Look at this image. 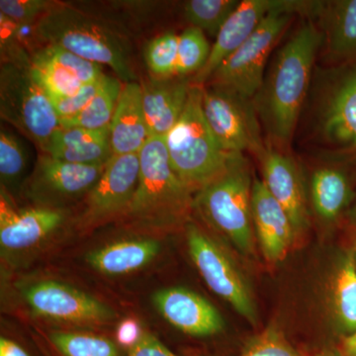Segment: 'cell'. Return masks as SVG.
<instances>
[{
    "label": "cell",
    "mask_w": 356,
    "mask_h": 356,
    "mask_svg": "<svg viewBox=\"0 0 356 356\" xmlns=\"http://www.w3.org/2000/svg\"><path fill=\"white\" fill-rule=\"evenodd\" d=\"M308 22L278 51L257 98V111L274 140L286 145L305 102L316 56L324 40Z\"/></svg>",
    "instance_id": "obj_1"
},
{
    "label": "cell",
    "mask_w": 356,
    "mask_h": 356,
    "mask_svg": "<svg viewBox=\"0 0 356 356\" xmlns=\"http://www.w3.org/2000/svg\"><path fill=\"white\" fill-rule=\"evenodd\" d=\"M34 34L44 46L58 47L89 62L107 65L125 83L137 79L123 36L79 9L57 2L35 23Z\"/></svg>",
    "instance_id": "obj_2"
},
{
    "label": "cell",
    "mask_w": 356,
    "mask_h": 356,
    "mask_svg": "<svg viewBox=\"0 0 356 356\" xmlns=\"http://www.w3.org/2000/svg\"><path fill=\"white\" fill-rule=\"evenodd\" d=\"M203 86L192 84L179 121L163 138L173 170L192 192L220 177L236 154L225 153L206 122Z\"/></svg>",
    "instance_id": "obj_3"
},
{
    "label": "cell",
    "mask_w": 356,
    "mask_h": 356,
    "mask_svg": "<svg viewBox=\"0 0 356 356\" xmlns=\"http://www.w3.org/2000/svg\"><path fill=\"white\" fill-rule=\"evenodd\" d=\"M139 154V182L126 214L149 226L184 222L194 208L193 192L173 170L165 140L149 137Z\"/></svg>",
    "instance_id": "obj_4"
},
{
    "label": "cell",
    "mask_w": 356,
    "mask_h": 356,
    "mask_svg": "<svg viewBox=\"0 0 356 356\" xmlns=\"http://www.w3.org/2000/svg\"><path fill=\"white\" fill-rule=\"evenodd\" d=\"M252 181L243 154H236L220 177L206 184L194 198V207L241 254L254 252Z\"/></svg>",
    "instance_id": "obj_5"
},
{
    "label": "cell",
    "mask_w": 356,
    "mask_h": 356,
    "mask_svg": "<svg viewBox=\"0 0 356 356\" xmlns=\"http://www.w3.org/2000/svg\"><path fill=\"white\" fill-rule=\"evenodd\" d=\"M318 3L282 0L277 8L267 14L245 43L220 65L210 79V86L229 89L252 99L264 84L267 60L294 13H317Z\"/></svg>",
    "instance_id": "obj_6"
},
{
    "label": "cell",
    "mask_w": 356,
    "mask_h": 356,
    "mask_svg": "<svg viewBox=\"0 0 356 356\" xmlns=\"http://www.w3.org/2000/svg\"><path fill=\"white\" fill-rule=\"evenodd\" d=\"M0 117L31 140L42 152L60 127L50 97L33 76L30 67L1 65Z\"/></svg>",
    "instance_id": "obj_7"
},
{
    "label": "cell",
    "mask_w": 356,
    "mask_h": 356,
    "mask_svg": "<svg viewBox=\"0 0 356 356\" xmlns=\"http://www.w3.org/2000/svg\"><path fill=\"white\" fill-rule=\"evenodd\" d=\"M186 238L192 261L208 287L250 325H257L259 312L254 293L247 276L231 255L194 225H189Z\"/></svg>",
    "instance_id": "obj_8"
},
{
    "label": "cell",
    "mask_w": 356,
    "mask_h": 356,
    "mask_svg": "<svg viewBox=\"0 0 356 356\" xmlns=\"http://www.w3.org/2000/svg\"><path fill=\"white\" fill-rule=\"evenodd\" d=\"M202 109L211 132L225 153L250 152L259 156L266 149L257 109L250 98L229 89L203 86Z\"/></svg>",
    "instance_id": "obj_9"
},
{
    "label": "cell",
    "mask_w": 356,
    "mask_h": 356,
    "mask_svg": "<svg viewBox=\"0 0 356 356\" xmlns=\"http://www.w3.org/2000/svg\"><path fill=\"white\" fill-rule=\"evenodd\" d=\"M140 177V154H112L86 196L81 225L89 227L127 213Z\"/></svg>",
    "instance_id": "obj_10"
},
{
    "label": "cell",
    "mask_w": 356,
    "mask_h": 356,
    "mask_svg": "<svg viewBox=\"0 0 356 356\" xmlns=\"http://www.w3.org/2000/svg\"><path fill=\"white\" fill-rule=\"evenodd\" d=\"M22 295L35 315L51 320L98 324L116 318L106 304L58 281L33 283L23 288Z\"/></svg>",
    "instance_id": "obj_11"
},
{
    "label": "cell",
    "mask_w": 356,
    "mask_h": 356,
    "mask_svg": "<svg viewBox=\"0 0 356 356\" xmlns=\"http://www.w3.org/2000/svg\"><path fill=\"white\" fill-rule=\"evenodd\" d=\"M106 163L76 165L49 154H40L26 184V194L32 200L47 205L76 199L92 189L102 177Z\"/></svg>",
    "instance_id": "obj_12"
},
{
    "label": "cell",
    "mask_w": 356,
    "mask_h": 356,
    "mask_svg": "<svg viewBox=\"0 0 356 356\" xmlns=\"http://www.w3.org/2000/svg\"><path fill=\"white\" fill-rule=\"evenodd\" d=\"M331 83L318 108V133L327 146L356 154V64L341 70Z\"/></svg>",
    "instance_id": "obj_13"
},
{
    "label": "cell",
    "mask_w": 356,
    "mask_h": 356,
    "mask_svg": "<svg viewBox=\"0 0 356 356\" xmlns=\"http://www.w3.org/2000/svg\"><path fill=\"white\" fill-rule=\"evenodd\" d=\"M30 69L51 100L76 95L86 84L104 76L102 65L49 44L32 54Z\"/></svg>",
    "instance_id": "obj_14"
},
{
    "label": "cell",
    "mask_w": 356,
    "mask_h": 356,
    "mask_svg": "<svg viewBox=\"0 0 356 356\" xmlns=\"http://www.w3.org/2000/svg\"><path fill=\"white\" fill-rule=\"evenodd\" d=\"M65 221L62 211L51 207L18 209L6 189L0 196V245L2 252H20L36 247Z\"/></svg>",
    "instance_id": "obj_15"
},
{
    "label": "cell",
    "mask_w": 356,
    "mask_h": 356,
    "mask_svg": "<svg viewBox=\"0 0 356 356\" xmlns=\"http://www.w3.org/2000/svg\"><path fill=\"white\" fill-rule=\"evenodd\" d=\"M153 302L165 320L189 336H214L224 330L220 312L208 300L186 288L159 290L154 293Z\"/></svg>",
    "instance_id": "obj_16"
},
{
    "label": "cell",
    "mask_w": 356,
    "mask_h": 356,
    "mask_svg": "<svg viewBox=\"0 0 356 356\" xmlns=\"http://www.w3.org/2000/svg\"><path fill=\"white\" fill-rule=\"evenodd\" d=\"M252 224L255 240L269 264L284 261L297 236L286 211L267 191L262 180H254L252 193Z\"/></svg>",
    "instance_id": "obj_17"
},
{
    "label": "cell",
    "mask_w": 356,
    "mask_h": 356,
    "mask_svg": "<svg viewBox=\"0 0 356 356\" xmlns=\"http://www.w3.org/2000/svg\"><path fill=\"white\" fill-rule=\"evenodd\" d=\"M282 0H243L235 13L229 16L216 41L211 47L207 63L193 77V83L204 86L220 65L228 60L257 30L267 14L277 8Z\"/></svg>",
    "instance_id": "obj_18"
},
{
    "label": "cell",
    "mask_w": 356,
    "mask_h": 356,
    "mask_svg": "<svg viewBox=\"0 0 356 356\" xmlns=\"http://www.w3.org/2000/svg\"><path fill=\"white\" fill-rule=\"evenodd\" d=\"M262 182L273 198L286 211L296 236L309 226L305 191L296 163L290 156L276 149H266L259 156Z\"/></svg>",
    "instance_id": "obj_19"
},
{
    "label": "cell",
    "mask_w": 356,
    "mask_h": 356,
    "mask_svg": "<svg viewBox=\"0 0 356 356\" xmlns=\"http://www.w3.org/2000/svg\"><path fill=\"white\" fill-rule=\"evenodd\" d=\"M192 84L186 77H149L142 81L149 137L165 138L184 113Z\"/></svg>",
    "instance_id": "obj_20"
},
{
    "label": "cell",
    "mask_w": 356,
    "mask_h": 356,
    "mask_svg": "<svg viewBox=\"0 0 356 356\" xmlns=\"http://www.w3.org/2000/svg\"><path fill=\"white\" fill-rule=\"evenodd\" d=\"M149 138L142 86L136 81L126 83L110 124L112 153L140 154Z\"/></svg>",
    "instance_id": "obj_21"
},
{
    "label": "cell",
    "mask_w": 356,
    "mask_h": 356,
    "mask_svg": "<svg viewBox=\"0 0 356 356\" xmlns=\"http://www.w3.org/2000/svg\"><path fill=\"white\" fill-rule=\"evenodd\" d=\"M43 154L76 165H105L113 154L110 128L89 130L60 127L51 136Z\"/></svg>",
    "instance_id": "obj_22"
},
{
    "label": "cell",
    "mask_w": 356,
    "mask_h": 356,
    "mask_svg": "<svg viewBox=\"0 0 356 356\" xmlns=\"http://www.w3.org/2000/svg\"><path fill=\"white\" fill-rule=\"evenodd\" d=\"M159 252L161 245L152 238L122 241L89 252L86 261L104 275H125L151 264Z\"/></svg>",
    "instance_id": "obj_23"
},
{
    "label": "cell",
    "mask_w": 356,
    "mask_h": 356,
    "mask_svg": "<svg viewBox=\"0 0 356 356\" xmlns=\"http://www.w3.org/2000/svg\"><path fill=\"white\" fill-rule=\"evenodd\" d=\"M312 205L325 222H336L353 200L348 175L336 168H321L311 178Z\"/></svg>",
    "instance_id": "obj_24"
},
{
    "label": "cell",
    "mask_w": 356,
    "mask_h": 356,
    "mask_svg": "<svg viewBox=\"0 0 356 356\" xmlns=\"http://www.w3.org/2000/svg\"><path fill=\"white\" fill-rule=\"evenodd\" d=\"M329 305L332 320L343 337L356 330V268L348 252L339 261L330 283Z\"/></svg>",
    "instance_id": "obj_25"
},
{
    "label": "cell",
    "mask_w": 356,
    "mask_h": 356,
    "mask_svg": "<svg viewBox=\"0 0 356 356\" xmlns=\"http://www.w3.org/2000/svg\"><path fill=\"white\" fill-rule=\"evenodd\" d=\"M327 51L339 60L356 58V0L323 6Z\"/></svg>",
    "instance_id": "obj_26"
},
{
    "label": "cell",
    "mask_w": 356,
    "mask_h": 356,
    "mask_svg": "<svg viewBox=\"0 0 356 356\" xmlns=\"http://www.w3.org/2000/svg\"><path fill=\"white\" fill-rule=\"evenodd\" d=\"M122 88L123 86L118 77L105 74L102 86L88 106L76 116L60 120V127H79L89 130L110 128Z\"/></svg>",
    "instance_id": "obj_27"
},
{
    "label": "cell",
    "mask_w": 356,
    "mask_h": 356,
    "mask_svg": "<svg viewBox=\"0 0 356 356\" xmlns=\"http://www.w3.org/2000/svg\"><path fill=\"white\" fill-rule=\"evenodd\" d=\"M240 3L238 0H191L184 4L185 19L191 27L216 38Z\"/></svg>",
    "instance_id": "obj_28"
},
{
    "label": "cell",
    "mask_w": 356,
    "mask_h": 356,
    "mask_svg": "<svg viewBox=\"0 0 356 356\" xmlns=\"http://www.w3.org/2000/svg\"><path fill=\"white\" fill-rule=\"evenodd\" d=\"M211 47L205 34L198 28H187L178 35L175 76L186 77L200 72L209 58Z\"/></svg>",
    "instance_id": "obj_29"
},
{
    "label": "cell",
    "mask_w": 356,
    "mask_h": 356,
    "mask_svg": "<svg viewBox=\"0 0 356 356\" xmlns=\"http://www.w3.org/2000/svg\"><path fill=\"white\" fill-rule=\"evenodd\" d=\"M50 339L64 356H119L116 346L106 337L58 332Z\"/></svg>",
    "instance_id": "obj_30"
},
{
    "label": "cell",
    "mask_w": 356,
    "mask_h": 356,
    "mask_svg": "<svg viewBox=\"0 0 356 356\" xmlns=\"http://www.w3.org/2000/svg\"><path fill=\"white\" fill-rule=\"evenodd\" d=\"M178 57V35L165 33L152 40L145 50L147 69L154 77L175 76Z\"/></svg>",
    "instance_id": "obj_31"
},
{
    "label": "cell",
    "mask_w": 356,
    "mask_h": 356,
    "mask_svg": "<svg viewBox=\"0 0 356 356\" xmlns=\"http://www.w3.org/2000/svg\"><path fill=\"white\" fill-rule=\"evenodd\" d=\"M26 156L19 140L1 127L0 132V178L1 187H13L24 172Z\"/></svg>",
    "instance_id": "obj_32"
},
{
    "label": "cell",
    "mask_w": 356,
    "mask_h": 356,
    "mask_svg": "<svg viewBox=\"0 0 356 356\" xmlns=\"http://www.w3.org/2000/svg\"><path fill=\"white\" fill-rule=\"evenodd\" d=\"M238 356H301L280 327L271 325L245 343Z\"/></svg>",
    "instance_id": "obj_33"
},
{
    "label": "cell",
    "mask_w": 356,
    "mask_h": 356,
    "mask_svg": "<svg viewBox=\"0 0 356 356\" xmlns=\"http://www.w3.org/2000/svg\"><path fill=\"white\" fill-rule=\"evenodd\" d=\"M56 4L48 0H1L0 14L19 27L35 25Z\"/></svg>",
    "instance_id": "obj_34"
},
{
    "label": "cell",
    "mask_w": 356,
    "mask_h": 356,
    "mask_svg": "<svg viewBox=\"0 0 356 356\" xmlns=\"http://www.w3.org/2000/svg\"><path fill=\"white\" fill-rule=\"evenodd\" d=\"M104 76L105 74L102 79H97L93 83L86 84L76 95L51 99V102L53 103L54 108L57 112L60 120L72 118V117L81 113L97 93L98 89L102 86Z\"/></svg>",
    "instance_id": "obj_35"
},
{
    "label": "cell",
    "mask_w": 356,
    "mask_h": 356,
    "mask_svg": "<svg viewBox=\"0 0 356 356\" xmlns=\"http://www.w3.org/2000/svg\"><path fill=\"white\" fill-rule=\"evenodd\" d=\"M129 356H178L161 343L156 337L143 334L139 343L131 350Z\"/></svg>",
    "instance_id": "obj_36"
},
{
    "label": "cell",
    "mask_w": 356,
    "mask_h": 356,
    "mask_svg": "<svg viewBox=\"0 0 356 356\" xmlns=\"http://www.w3.org/2000/svg\"><path fill=\"white\" fill-rule=\"evenodd\" d=\"M140 323L134 318H126L122 321L116 332V339L119 344L131 350L139 343L143 337Z\"/></svg>",
    "instance_id": "obj_37"
},
{
    "label": "cell",
    "mask_w": 356,
    "mask_h": 356,
    "mask_svg": "<svg viewBox=\"0 0 356 356\" xmlns=\"http://www.w3.org/2000/svg\"><path fill=\"white\" fill-rule=\"evenodd\" d=\"M0 356H30L22 348L10 339H0Z\"/></svg>",
    "instance_id": "obj_38"
},
{
    "label": "cell",
    "mask_w": 356,
    "mask_h": 356,
    "mask_svg": "<svg viewBox=\"0 0 356 356\" xmlns=\"http://www.w3.org/2000/svg\"><path fill=\"white\" fill-rule=\"evenodd\" d=\"M337 350L341 356H356V330L343 337Z\"/></svg>",
    "instance_id": "obj_39"
},
{
    "label": "cell",
    "mask_w": 356,
    "mask_h": 356,
    "mask_svg": "<svg viewBox=\"0 0 356 356\" xmlns=\"http://www.w3.org/2000/svg\"><path fill=\"white\" fill-rule=\"evenodd\" d=\"M348 218L350 224L356 228V198L355 202H353L350 209H348Z\"/></svg>",
    "instance_id": "obj_40"
},
{
    "label": "cell",
    "mask_w": 356,
    "mask_h": 356,
    "mask_svg": "<svg viewBox=\"0 0 356 356\" xmlns=\"http://www.w3.org/2000/svg\"><path fill=\"white\" fill-rule=\"evenodd\" d=\"M314 356H341L337 350H325Z\"/></svg>",
    "instance_id": "obj_41"
},
{
    "label": "cell",
    "mask_w": 356,
    "mask_h": 356,
    "mask_svg": "<svg viewBox=\"0 0 356 356\" xmlns=\"http://www.w3.org/2000/svg\"><path fill=\"white\" fill-rule=\"evenodd\" d=\"M351 254H353V262H355V266L356 268V245H355V248H353V250H351Z\"/></svg>",
    "instance_id": "obj_42"
}]
</instances>
